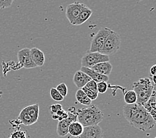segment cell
Listing matches in <instances>:
<instances>
[{"label": "cell", "instance_id": "836d02e7", "mask_svg": "<svg viewBox=\"0 0 156 138\" xmlns=\"http://www.w3.org/2000/svg\"><path fill=\"white\" fill-rule=\"evenodd\" d=\"M154 90L156 91V86H154Z\"/></svg>", "mask_w": 156, "mask_h": 138}, {"label": "cell", "instance_id": "7a4b0ae2", "mask_svg": "<svg viewBox=\"0 0 156 138\" xmlns=\"http://www.w3.org/2000/svg\"><path fill=\"white\" fill-rule=\"evenodd\" d=\"M104 114L97 106L91 104L87 108L79 109L77 119L84 127L98 125L104 118Z\"/></svg>", "mask_w": 156, "mask_h": 138}, {"label": "cell", "instance_id": "6da1fadb", "mask_svg": "<svg viewBox=\"0 0 156 138\" xmlns=\"http://www.w3.org/2000/svg\"><path fill=\"white\" fill-rule=\"evenodd\" d=\"M123 116L130 126L142 132L152 130L155 122L144 106L137 103L123 106Z\"/></svg>", "mask_w": 156, "mask_h": 138}, {"label": "cell", "instance_id": "4fadbf2b", "mask_svg": "<svg viewBox=\"0 0 156 138\" xmlns=\"http://www.w3.org/2000/svg\"><path fill=\"white\" fill-rule=\"evenodd\" d=\"M144 107L156 123V91L154 90L150 98L144 105Z\"/></svg>", "mask_w": 156, "mask_h": 138}, {"label": "cell", "instance_id": "484cf974", "mask_svg": "<svg viewBox=\"0 0 156 138\" xmlns=\"http://www.w3.org/2000/svg\"><path fill=\"white\" fill-rule=\"evenodd\" d=\"M108 88V84L106 82H100L97 83V89L98 93L104 94L106 93Z\"/></svg>", "mask_w": 156, "mask_h": 138}, {"label": "cell", "instance_id": "d6986e66", "mask_svg": "<svg viewBox=\"0 0 156 138\" xmlns=\"http://www.w3.org/2000/svg\"><path fill=\"white\" fill-rule=\"evenodd\" d=\"M76 98L80 104L83 106H90L91 105V100L87 96L86 94L84 93V92L81 89L77 90L76 93Z\"/></svg>", "mask_w": 156, "mask_h": 138}, {"label": "cell", "instance_id": "7c38bea8", "mask_svg": "<svg viewBox=\"0 0 156 138\" xmlns=\"http://www.w3.org/2000/svg\"><path fill=\"white\" fill-rule=\"evenodd\" d=\"M80 70L81 71L83 72L84 73H86L87 76H89L90 77V79L91 80H93L94 81L96 82L97 83L100 82H107L109 80V76L102 75V74H99L97 72L94 71V70H92L89 68H87V67L81 66L80 69Z\"/></svg>", "mask_w": 156, "mask_h": 138}, {"label": "cell", "instance_id": "e0dca14e", "mask_svg": "<svg viewBox=\"0 0 156 138\" xmlns=\"http://www.w3.org/2000/svg\"><path fill=\"white\" fill-rule=\"evenodd\" d=\"M84 127L79 122H74L69 127V134L73 137H79L83 133Z\"/></svg>", "mask_w": 156, "mask_h": 138}, {"label": "cell", "instance_id": "1f68e13d", "mask_svg": "<svg viewBox=\"0 0 156 138\" xmlns=\"http://www.w3.org/2000/svg\"><path fill=\"white\" fill-rule=\"evenodd\" d=\"M151 81V82H153L154 83V86H156V75H154V76H151V79H150Z\"/></svg>", "mask_w": 156, "mask_h": 138}, {"label": "cell", "instance_id": "e575fe53", "mask_svg": "<svg viewBox=\"0 0 156 138\" xmlns=\"http://www.w3.org/2000/svg\"><path fill=\"white\" fill-rule=\"evenodd\" d=\"M155 138H156V137H155Z\"/></svg>", "mask_w": 156, "mask_h": 138}, {"label": "cell", "instance_id": "9c48e42d", "mask_svg": "<svg viewBox=\"0 0 156 138\" xmlns=\"http://www.w3.org/2000/svg\"><path fill=\"white\" fill-rule=\"evenodd\" d=\"M84 6L85 4L79 2H74L67 6L66 16L71 24L73 25L77 17H79Z\"/></svg>", "mask_w": 156, "mask_h": 138}, {"label": "cell", "instance_id": "cb8c5ba5", "mask_svg": "<svg viewBox=\"0 0 156 138\" xmlns=\"http://www.w3.org/2000/svg\"><path fill=\"white\" fill-rule=\"evenodd\" d=\"M81 90H82L84 92V93L86 94L87 96L89 98L91 101L96 100L98 96L99 93H98V92L90 90L89 89H87V88H86V87L82 88H81Z\"/></svg>", "mask_w": 156, "mask_h": 138}, {"label": "cell", "instance_id": "7402d4cb", "mask_svg": "<svg viewBox=\"0 0 156 138\" xmlns=\"http://www.w3.org/2000/svg\"><path fill=\"white\" fill-rule=\"evenodd\" d=\"M17 128L18 129L16 130L15 132L12 133L9 138H29L30 137L26 130L20 128V127H17Z\"/></svg>", "mask_w": 156, "mask_h": 138}, {"label": "cell", "instance_id": "30bf717a", "mask_svg": "<svg viewBox=\"0 0 156 138\" xmlns=\"http://www.w3.org/2000/svg\"><path fill=\"white\" fill-rule=\"evenodd\" d=\"M104 132L99 125L85 127L83 133L78 138H103Z\"/></svg>", "mask_w": 156, "mask_h": 138}, {"label": "cell", "instance_id": "4dcf8cb0", "mask_svg": "<svg viewBox=\"0 0 156 138\" xmlns=\"http://www.w3.org/2000/svg\"><path fill=\"white\" fill-rule=\"evenodd\" d=\"M150 73L151 76L156 75V65H154L151 67V69L150 70Z\"/></svg>", "mask_w": 156, "mask_h": 138}, {"label": "cell", "instance_id": "8992f818", "mask_svg": "<svg viewBox=\"0 0 156 138\" xmlns=\"http://www.w3.org/2000/svg\"><path fill=\"white\" fill-rule=\"evenodd\" d=\"M109 61V56L103 55L99 52H87L81 58V66L91 69L97 64Z\"/></svg>", "mask_w": 156, "mask_h": 138}, {"label": "cell", "instance_id": "ac0fdd59", "mask_svg": "<svg viewBox=\"0 0 156 138\" xmlns=\"http://www.w3.org/2000/svg\"><path fill=\"white\" fill-rule=\"evenodd\" d=\"M23 109L34 120L37 122L39 118V112H40V108H39V105L37 104L26 106Z\"/></svg>", "mask_w": 156, "mask_h": 138}, {"label": "cell", "instance_id": "44dd1931", "mask_svg": "<svg viewBox=\"0 0 156 138\" xmlns=\"http://www.w3.org/2000/svg\"><path fill=\"white\" fill-rule=\"evenodd\" d=\"M124 102L126 104H133L137 102V96L133 90H128L124 94Z\"/></svg>", "mask_w": 156, "mask_h": 138}, {"label": "cell", "instance_id": "9a60e30c", "mask_svg": "<svg viewBox=\"0 0 156 138\" xmlns=\"http://www.w3.org/2000/svg\"><path fill=\"white\" fill-rule=\"evenodd\" d=\"M91 69L94 70V71L97 72L99 74H102V75L109 76L112 71L113 66L110 62L108 61L97 64L95 66H92Z\"/></svg>", "mask_w": 156, "mask_h": 138}, {"label": "cell", "instance_id": "52a82bcc", "mask_svg": "<svg viewBox=\"0 0 156 138\" xmlns=\"http://www.w3.org/2000/svg\"><path fill=\"white\" fill-rule=\"evenodd\" d=\"M111 29L108 27H104L99 30L97 34L95 35L94 38L92 39L90 51L88 52H99L102 49L104 46L106 39L108 37Z\"/></svg>", "mask_w": 156, "mask_h": 138}, {"label": "cell", "instance_id": "ba28073f", "mask_svg": "<svg viewBox=\"0 0 156 138\" xmlns=\"http://www.w3.org/2000/svg\"><path fill=\"white\" fill-rule=\"evenodd\" d=\"M17 59H18L19 69L25 68L27 69H34L37 67L31 58L30 49L24 48L20 50L17 53Z\"/></svg>", "mask_w": 156, "mask_h": 138}, {"label": "cell", "instance_id": "603a6c76", "mask_svg": "<svg viewBox=\"0 0 156 138\" xmlns=\"http://www.w3.org/2000/svg\"><path fill=\"white\" fill-rule=\"evenodd\" d=\"M49 94H50V96L53 100L56 102H62L64 99V98L58 93V91L55 88H51L50 91H49Z\"/></svg>", "mask_w": 156, "mask_h": 138}, {"label": "cell", "instance_id": "5b68a950", "mask_svg": "<svg viewBox=\"0 0 156 138\" xmlns=\"http://www.w3.org/2000/svg\"><path fill=\"white\" fill-rule=\"evenodd\" d=\"M67 118L62 120L58 122L57 125V133L59 137H63L69 133V127L71 123L76 122L77 119V112L73 106L70 107L67 109Z\"/></svg>", "mask_w": 156, "mask_h": 138}, {"label": "cell", "instance_id": "2e32d148", "mask_svg": "<svg viewBox=\"0 0 156 138\" xmlns=\"http://www.w3.org/2000/svg\"><path fill=\"white\" fill-rule=\"evenodd\" d=\"M92 13H93L92 10L85 5L82 11H81V12L80 14L79 17H77V19L76 20L75 22H74L73 25L78 26L82 25L83 23L86 22V21H87V20L89 19V18L92 15Z\"/></svg>", "mask_w": 156, "mask_h": 138}, {"label": "cell", "instance_id": "5bb4252c", "mask_svg": "<svg viewBox=\"0 0 156 138\" xmlns=\"http://www.w3.org/2000/svg\"><path fill=\"white\" fill-rule=\"evenodd\" d=\"M30 55L31 60L36 66H42L45 62V55L43 51L38 48L34 47L30 49Z\"/></svg>", "mask_w": 156, "mask_h": 138}, {"label": "cell", "instance_id": "83f0119b", "mask_svg": "<svg viewBox=\"0 0 156 138\" xmlns=\"http://www.w3.org/2000/svg\"><path fill=\"white\" fill-rule=\"evenodd\" d=\"M13 3V0H0V9H4L10 8Z\"/></svg>", "mask_w": 156, "mask_h": 138}, {"label": "cell", "instance_id": "d4e9b609", "mask_svg": "<svg viewBox=\"0 0 156 138\" xmlns=\"http://www.w3.org/2000/svg\"><path fill=\"white\" fill-rule=\"evenodd\" d=\"M56 90L58 91V93L61 94L62 96L64 98L67 95V93H68V90H67V85L65 83H60L58 86L56 87Z\"/></svg>", "mask_w": 156, "mask_h": 138}, {"label": "cell", "instance_id": "3957f363", "mask_svg": "<svg viewBox=\"0 0 156 138\" xmlns=\"http://www.w3.org/2000/svg\"><path fill=\"white\" fill-rule=\"evenodd\" d=\"M133 90L137 96V102L138 104L144 106L150 98L154 86L149 78H142L139 80L134 82L132 85Z\"/></svg>", "mask_w": 156, "mask_h": 138}, {"label": "cell", "instance_id": "f1b7e54d", "mask_svg": "<svg viewBox=\"0 0 156 138\" xmlns=\"http://www.w3.org/2000/svg\"><path fill=\"white\" fill-rule=\"evenodd\" d=\"M49 109H50L51 114H55L58 111L63 109V107L61 104H55L51 105L50 107H49Z\"/></svg>", "mask_w": 156, "mask_h": 138}, {"label": "cell", "instance_id": "ffe728a7", "mask_svg": "<svg viewBox=\"0 0 156 138\" xmlns=\"http://www.w3.org/2000/svg\"><path fill=\"white\" fill-rule=\"evenodd\" d=\"M18 119L20 121L21 123H22V124L27 126H31L37 122L35 120H34L31 118L30 116L28 115L23 109H22V110L20 112L18 116Z\"/></svg>", "mask_w": 156, "mask_h": 138}, {"label": "cell", "instance_id": "f546056e", "mask_svg": "<svg viewBox=\"0 0 156 138\" xmlns=\"http://www.w3.org/2000/svg\"><path fill=\"white\" fill-rule=\"evenodd\" d=\"M55 114L57 115V116L58 117V120L59 122L67 118V117H68V114H67V112H66L63 109H61V110L58 111V112L56 113Z\"/></svg>", "mask_w": 156, "mask_h": 138}, {"label": "cell", "instance_id": "277c9868", "mask_svg": "<svg viewBox=\"0 0 156 138\" xmlns=\"http://www.w3.org/2000/svg\"><path fill=\"white\" fill-rule=\"evenodd\" d=\"M120 46L121 37L119 35L117 32L111 30L100 52L109 56L115 54L119 51Z\"/></svg>", "mask_w": 156, "mask_h": 138}, {"label": "cell", "instance_id": "d6a6232c", "mask_svg": "<svg viewBox=\"0 0 156 138\" xmlns=\"http://www.w3.org/2000/svg\"><path fill=\"white\" fill-rule=\"evenodd\" d=\"M2 94H3V93H2V92L1 90H0V99H1V97H2Z\"/></svg>", "mask_w": 156, "mask_h": 138}, {"label": "cell", "instance_id": "4316f807", "mask_svg": "<svg viewBox=\"0 0 156 138\" xmlns=\"http://www.w3.org/2000/svg\"><path fill=\"white\" fill-rule=\"evenodd\" d=\"M84 87H86V88H87V89H89L90 90L98 92L97 82H95V81H94L93 80H91L90 81H89V82L86 84V85Z\"/></svg>", "mask_w": 156, "mask_h": 138}, {"label": "cell", "instance_id": "8fae6325", "mask_svg": "<svg viewBox=\"0 0 156 138\" xmlns=\"http://www.w3.org/2000/svg\"><path fill=\"white\" fill-rule=\"evenodd\" d=\"M91 79L89 76H87L86 73L81 71V70H77L74 74V76L73 78V83L75 84L76 86L79 88L81 89L86 86V84L90 81Z\"/></svg>", "mask_w": 156, "mask_h": 138}]
</instances>
